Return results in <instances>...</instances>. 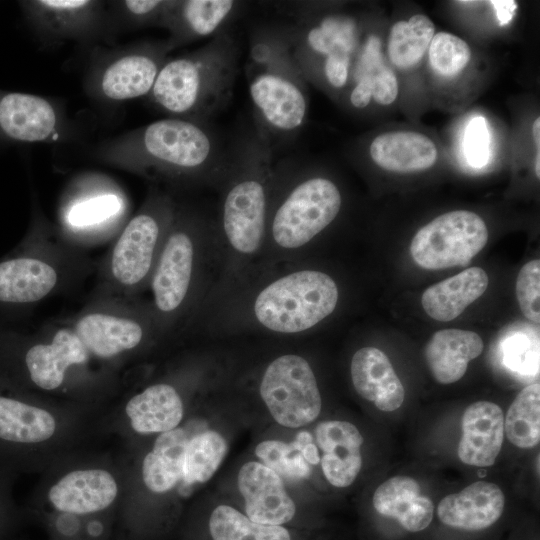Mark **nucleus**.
<instances>
[{
    "mask_svg": "<svg viewBox=\"0 0 540 540\" xmlns=\"http://www.w3.org/2000/svg\"><path fill=\"white\" fill-rule=\"evenodd\" d=\"M457 454L466 465L488 467L495 463L504 440V414L489 401L469 405L461 421Z\"/></svg>",
    "mask_w": 540,
    "mask_h": 540,
    "instance_id": "obj_19",
    "label": "nucleus"
},
{
    "mask_svg": "<svg viewBox=\"0 0 540 540\" xmlns=\"http://www.w3.org/2000/svg\"><path fill=\"white\" fill-rule=\"evenodd\" d=\"M209 529L213 540H291L284 527L253 522L227 505L213 510Z\"/></svg>",
    "mask_w": 540,
    "mask_h": 540,
    "instance_id": "obj_35",
    "label": "nucleus"
},
{
    "mask_svg": "<svg viewBox=\"0 0 540 540\" xmlns=\"http://www.w3.org/2000/svg\"><path fill=\"white\" fill-rule=\"evenodd\" d=\"M188 440L183 428L160 433L157 437L142 464V478L150 491L167 492L183 479Z\"/></svg>",
    "mask_w": 540,
    "mask_h": 540,
    "instance_id": "obj_30",
    "label": "nucleus"
},
{
    "mask_svg": "<svg viewBox=\"0 0 540 540\" xmlns=\"http://www.w3.org/2000/svg\"><path fill=\"white\" fill-rule=\"evenodd\" d=\"M368 152L378 167L396 173L429 169L438 158V149L434 141L414 131L379 134L369 144Z\"/></svg>",
    "mask_w": 540,
    "mask_h": 540,
    "instance_id": "obj_25",
    "label": "nucleus"
},
{
    "mask_svg": "<svg viewBox=\"0 0 540 540\" xmlns=\"http://www.w3.org/2000/svg\"><path fill=\"white\" fill-rule=\"evenodd\" d=\"M483 347L481 337L473 331L443 329L432 335L424 355L434 379L451 384L464 376L468 363L481 354Z\"/></svg>",
    "mask_w": 540,
    "mask_h": 540,
    "instance_id": "obj_27",
    "label": "nucleus"
},
{
    "mask_svg": "<svg viewBox=\"0 0 540 540\" xmlns=\"http://www.w3.org/2000/svg\"><path fill=\"white\" fill-rule=\"evenodd\" d=\"M339 290L334 279L315 269L284 273L258 289L251 316L259 327L279 334L305 332L336 309Z\"/></svg>",
    "mask_w": 540,
    "mask_h": 540,
    "instance_id": "obj_9",
    "label": "nucleus"
},
{
    "mask_svg": "<svg viewBox=\"0 0 540 540\" xmlns=\"http://www.w3.org/2000/svg\"><path fill=\"white\" fill-rule=\"evenodd\" d=\"M373 506L379 514L397 520L410 532L427 528L434 512L433 502L421 494L419 483L403 475L394 476L379 485L373 495Z\"/></svg>",
    "mask_w": 540,
    "mask_h": 540,
    "instance_id": "obj_26",
    "label": "nucleus"
},
{
    "mask_svg": "<svg viewBox=\"0 0 540 540\" xmlns=\"http://www.w3.org/2000/svg\"><path fill=\"white\" fill-rule=\"evenodd\" d=\"M2 327H3V326L0 325V339H1V336H2V333H3V330H4Z\"/></svg>",
    "mask_w": 540,
    "mask_h": 540,
    "instance_id": "obj_46",
    "label": "nucleus"
},
{
    "mask_svg": "<svg viewBox=\"0 0 540 540\" xmlns=\"http://www.w3.org/2000/svg\"><path fill=\"white\" fill-rule=\"evenodd\" d=\"M496 13L499 25H507L515 15L518 4L514 0H494L489 2Z\"/></svg>",
    "mask_w": 540,
    "mask_h": 540,
    "instance_id": "obj_43",
    "label": "nucleus"
},
{
    "mask_svg": "<svg viewBox=\"0 0 540 540\" xmlns=\"http://www.w3.org/2000/svg\"><path fill=\"white\" fill-rule=\"evenodd\" d=\"M260 395L276 422L298 428L313 422L322 401L308 361L296 354L275 358L265 369Z\"/></svg>",
    "mask_w": 540,
    "mask_h": 540,
    "instance_id": "obj_13",
    "label": "nucleus"
},
{
    "mask_svg": "<svg viewBox=\"0 0 540 540\" xmlns=\"http://www.w3.org/2000/svg\"><path fill=\"white\" fill-rule=\"evenodd\" d=\"M131 427L140 434L163 433L177 428L183 418V402L169 383L151 384L132 396L125 406Z\"/></svg>",
    "mask_w": 540,
    "mask_h": 540,
    "instance_id": "obj_28",
    "label": "nucleus"
},
{
    "mask_svg": "<svg viewBox=\"0 0 540 540\" xmlns=\"http://www.w3.org/2000/svg\"><path fill=\"white\" fill-rule=\"evenodd\" d=\"M274 153L249 127L228 144L227 160L215 186L220 203L215 229L230 253L248 259L263 248L274 183Z\"/></svg>",
    "mask_w": 540,
    "mask_h": 540,
    "instance_id": "obj_2",
    "label": "nucleus"
},
{
    "mask_svg": "<svg viewBox=\"0 0 540 540\" xmlns=\"http://www.w3.org/2000/svg\"><path fill=\"white\" fill-rule=\"evenodd\" d=\"M540 153H539V150H537V154L535 156V161H534V170H535V174L537 176V178H540Z\"/></svg>",
    "mask_w": 540,
    "mask_h": 540,
    "instance_id": "obj_45",
    "label": "nucleus"
},
{
    "mask_svg": "<svg viewBox=\"0 0 540 540\" xmlns=\"http://www.w3.org/2000/svg\"><path fill=\"white\" fill-rule=\"evenodd\" d=\"M490 132L486 119L476 115L469 120L463 136V152L468 164L482 168L490 158Z\"/></svg>",
    "mask_w": 540,
    "mask_h": 540,
    "instance_id": "obj_41",
    "label": "nucleus"
},
{
    "mask_svg": "<svg viewBox=\"0 0 540 540\" xmlns=\"http://www.w3.org/2000/svg\"><path fill=\"white\" fill-rule=\"evenodd\" d=\"M308 436V433L301 432L291 443L278 440L262 441L257 445L255 453L265 466L280 477L289 480L307 478L311 468L304 456L303 446Z\"/></svg>",
    "mask_w": 540,
    "mask_h": 540,
    "instance_id": "obj_38",
    "label": "nucleus"
},
{
    "mask_svg": "<svg viewBox=\"0 0 540 540\" xmlns=\"http://www.w3.org/2000/svg\"><path fill=\"white\" fill-rule=\"evenodd\" d=\"M96 267L35 211L22 241L0 259V312L27 311L79 285Z\"/></svg>",
    "mask_w": 540,
    "mask_h": 540,
    "instance_id": "obj_3",
    "label": "nucleus"
},
{
    "mask_svg": "<svg viewBox=\"0 0 540 540\" xmlns=\"http://www.w3.org/2000/svg\"><path fill=\"white\" fill-rule=\"evenodd\" d=\"M516 297L523 315L534 323L540 322V261L526 263L516 281Z\"/></svg>",
    "mask_w": 540,
    "mask_h": 540,
    "instance_id": "obj_40",
    "label": "nucleus"
},
{
    "mask_svg": "<svg viewBox=\"0 0 540 540\" xmlns=\"http://www.w3.org/2000/svg\"><path fill=\"white\" fill-rule=\"evenodd\" d=\"M228 144L210 123L168 116L105 142L96 156L151 181L187 188L217 184Z\"/></svg>",
    "mask_w": 540,
    "mask_h": 540,
    "instance_id": "obj_1",
    "label": "nucleus"
},
{
    "mask_svg": "<svg viewBox=\"0 0 540 540\" xmlns=\"http://www.w3.org/2000/svg\"><path fill=\"white\" fill-rule=\"evenodd\" d=\"M532 135L533 140L535 142V145L537 146V150H539L540 147V118H536L533 126H532Z\"/></svg>",
    "mask_w": 540,
    "mask_h": 540,
    "instance_id": "obj_44",
    "label": "nucleus"
},
{
    "mask_svg": "<svg viewBox=\"0 0 540 540\" xmlns=\"http://www.w3.org/2000/svg\"><path fill=\"white\" fill-rule=\"evenodd\" d=\"M434 34V23L424 14H414L408 20L394 23L387 43L392 65L404 71L416 67L427 53Z\"/></svg>",
    "mask_w": 540,
    "mask_h": 540,
    "instance_id": "obj_32",
    "label": "nucleus"
},
{
    "mask_svg": "<svg viewBox=\"0 0 540 540\" xmlns=\"http://www.w3.org/2000/svg\"><path fill=\"white\" fill-rule=\"evenodd\" d=\"M169 53L165 40L145 41L110 52L91 68L88 91L106 102L148 96Z\"/></svg>",
    "mask_w": 540,
    "mask_h": 540,
    "instance_id": "obj_11",
    "label": "nucleus"
},
{
    "mask_svg": "<svg viewBox=\"0 0 540 540\" xmlns=\"http://www.w3.org/2000/svg\"><path fill=\"white\" fill-rule=\"evenodd\" d=\"M212 222L177 200L174 217L155 265L149 289L152 312L163 333L190 316L199 296L205 244Z\"/></svg>",
    "mask_w": 540,
    "mask_h": 540,
    "instance_id": "obj_6",
    "label": "nucleus"
},
{
    "mask_svg": "<svg viewBox=\"0 0 540 540\" xmlns=\"http://www.w3.org/2000/svg\"><path fill=\"white\" fill-rule=\"evenodd\" d=\"M19 7L32 31L50 43L92 42L114 28L105 3L95 0H28Z\"/></svg>",
    "mask_w": 540,
    "mask_h": 540,
    "instance_id": "obj_14",
    "label": "nucleus"
},
{
    "mask_svg": "<svg viewBox=\"0 0 540 540\" xmlns=\"http://www.w3.org/2000/svg\"><path fill=\"white\" fill-rule=\"evenodd\" d=\"M67 134L62 110L47 98L0 90V142L44 143Z\"/></svg>",
    "mask_w": 540,
    "mask_h": 540,
    "instance_id": "obj_16",
    "label": "nucleus"
},
{
    "mask_svg": "<svg viewBox=\"0 0 540 540\" xmlns=\"http://www.w3.org/2000/svg\"><path fill=\"white\" fill-rule=\"evenodd\" d=\"M170 0H125L114 2L113 24L129 29L159 27Z\"/></svg>",
    "mask_w": 540,
    "mask_h": 540,
    "instance_id": "obj_39",
    "label": "nucleus"
},
{
    "mask_svg": "<svg viewBox=\"0 0 540 540\" xmlns=\"http://www.w3.org/2000/svg\"><path fill=\"white\" fill-rule=\"evenodd\" d=\"M505 497L500 487L487 481L474 482L459 493L445 496L438 504L440 521L450 527L479 531L502 515Z\"/></svg>",
    "mask_w": 540,
    "mask_h": 540,
    "instance_id": "obj_20",
    "label": "nucleus"
},
{
    "mask_svg": "<svg viewBox=\"0 0 540 540\" xmlns=\"http://www.w3.org/2000/svg\"><path fill=\"white\" fill-rule=\"evenodd\" d=\"M353 53L336 51L321 61V75L326 84L335 90L343 89L349 80Z\"/></svg>",
    "mask_w": 540,
    "mask_h": 540,
    "instance_id": "obj_42",
    "label": "nucleus"
},
{
    "mask_svg": "<svg viewBox=\"0 0 540 540\" xmlns=\"http://www.w3.org/2000/svg\"><path fill=\"white\" fill-rule=\"evenodd\" d=\"M428 65L432 75L441 82L456 79L472 58L470 46L457 35L435 33L427 50Z\"/></svg>",
    "mask_w": 540,
    "mask_h": 540,
    "instance_id": "obj_37",
    "label": "nucleus"
},
{
    "mask_svg": "<svg viewBox=\"0 0 540 540\" xmlns=\"http://www.w3.org/2000/svg\"><path fill=\"white\" fill-rule=\"evenodd\" d=\"M227 452L225 439L216 431L207 430L188 440L185 450L183 481L186 484L208 481Z\"/></svg>",
    "mask_w": 540,
    "mask_h": 540,
    "instance_id": "obj_36",
    "label": "nucleus"
},
{
    "mask_svg": "<svg viewBox=\"0 0 540 540\" xmlns=\"http://www.w3.org/2000/svg\"><path fill=\"white\" fill-rule=\"evenodd\" d=\"M56 430V421L47 410L15 398L0 396V438L17 443L48 440Z\"/></svg>",
    "mask_w": 540,
    "mask_h": 540,
    "instance_id": "obj_31",
    "label": "nucleus"
},
{
    "mask_svg": "<svg viewBox=\"0 0 540 540\" xmlns=\"http://www.w3.org/2000/svg\"><path fill=\"white\" fill-rule=\"evenodd\" d=\"M316 441L323 452L321 467L324 476L335 487H347L362 467L363 437L355 425L331 420L318 424Z\"/></svg>",
    "mask_w": 540,
    "mask_h": 540,
    "instance_id": "obj_21",
    "label": "nucleus"
},
{
    "mask_svg": "<svg viewBox=\"0 0 540 540\" xmlns=\"http://www.w3.org/2000/svg\"><path fill=\"white\" fill-rule=\"evenodd\" d=\"M242 6L232 0H170L160 25L168 31L169 52L226 31Z\"/></svg>",
    "mask_w": 540,
    "mask_h": 540,
    "instance_id": "obj_17",
    "label": "nucleus"
},
{
    "mask_svg": "<svg viewBox=\"0 0 540 540\" xmlns=\"http://www.w3.org/2000/svg\"><path fill=\"white\" fill-rule=\"evenodd\" d=\"M16 334L24 345L22 360L27 376L44 391L60 389L69 371L85 367L92 357L67 319L45 325L35 336Z\"/></svg>",
    "mask_w": 540,
    "mask_h": 540,
    "instance_id": "obj_15",
    "label": "nucleus"
},
{
    "mask_svg": "<svg viewBox=\"0 0 540 540\" xmlns=\"http://www.w3.org/2000/svg\"><path fill=\"white\" fill-rule=\"evenodd\" d=\"M238 488L247 517L253 522L281 526L295 515V504L281 477L262 463L248 462L241 467Z\"/></svg>",
    "mask_w": 540,
    "mask_h": 540,
    "instance_id": "obj_18",
    "label": "nucleus"
},
{
    "mask_svg": "<svg viewBox=\"0 0 540 540\" xmlns=\"http://www.w3.org/2000/svg\"><path fill=\"white\" fill-rule=\"evenodd\" d=\"M248 60L253 126L274 153L279 145L294 140L305 123V78L275 23L254 30Z\"/></svg>",
    "mask_w": 540,
    "mask_h": 540,
    "instance_id": "obj_4",
    "label": "nucleus"
},
{
    "mask_svg": "<svg viewBox=\"0 0 540 540\" xmlns=\"http://www.w3.org/2000/svg\"><path fill=\"white\" fill-rule=\"evenodd\" d=\"M353 78L357 82L366 79L372 99L379 105H390L399 92L394 71L383 61L381 42L372 35L367 38L353 66Z\"/></svg>",
    "mask_w": 540,
    "mask_h": 540,
    "instance_id": "obj_34",
    "label": "nucleus"
},
{
    "mask_svg": "<svg viewBox=\"0 0 540 540\" xmlns=\"http://www.w3.org/2000/svg\"><path fill=\"white\" fill-rule=\"evenodd\" d=\"M350 372L357 393L373 402L379 410L392 412L403 404L404 386L389 358L380 349L363 347L357 350L351 359Z\"/></svg>",
    "mask_w": 540,
    "mask_h": 540,
    "instance_id": "obj_23",
    "label": "nucleus"
},
{
    "mask_svg": "<svg viewBox=\"0 0 540 540\" xmlns=\"http://www.w3.org/2000/svg\"><path fill=\"white\" fill-rule=\"evenodd\" d=\"M488 283L482 268L465 269L428 287L421 297L423 309L434 320L451 321L483 295Z\"/></svg>",
    "mask_w": 540,
    "mask_h": 540,
    "instance_id": "obj_29",
    "label": "nucleus"
},
{
    "mask_svg": "<svg viewBox=\"0 0 540 540\" xmlns=\"http://www.w3.org/2000/svg\"><path fill=\"white\" fill-rule=\"evenodd\" d=\"M504 433L516 447L532 449L540 442V384L524 387L511 403L505 419Z\"/></svg>",
    "mask_w": 540,
    "mask_h": 540,
    "instance_id": "obj_33",
    "label": "nucleus"
},
{
    "mask_svg": "<svg viewBox=\"0 0 540 540\" xmlns=\"http://www.w3.org/2000/svg\"><path fill=\"white\" fill-rule=\"evenodd\" d=\"M488 229L484 220L468 210L444 213L414 235L410 253L427 270L466 266L485 247Z\"/></svg>",
    "mask_w": 540,
    "mask_h": 540,
    "instance_id": "obj_12",
    "label": "nucleus"
},
{
    "mask_svg": "<svg viewBox=\"0 0 540 540\" xmlns=\"http://www.w3.org/2000/svg\"><path fill=\"white\" fill-rule=\"evenodd\" d=\"M176 204L169 190L150 188L97 265V282L90 296L139 299L149 287Z\"/></svg>",
    "mask_w": 540,
    "mask_h": 540,
    "instance_id": "obj_7",
    "label": "nucleus"
},
{
    "mask_svg": "<svg viewBox=\"0 0 540 540\" xmlns=\"http://www.w3.org/2000/svg\"><path fill=\"white\" fill-rule=\"evenodd\" d=\"M117 493V483L108 471L84 469L63 476L50 488L48 498L59 511L83 515L104 510Z\"/></svg>",
    "mask_w": 540,
    "mask_h": 540,
    "instance_id": "obj_22",
    "label": "nucleus"
},
{
    "mask_svg": "<svg viewBox=\"0 0 540 540\" xmlns=\"http://www.w3.org/2000/svg\"><path fill=\"white\" fill-rule=\"evenodd\" d=\"M343 198L328 177L301 171L294 158L275 163L264 245L290 254L309 244L339 215Z\"/></svg>",
    "mask_w": 540,
    "mask_h": 540,
    "instance_id": "obj_8",
    "label": "nucleus"
},
{
    "mask_svg": "<svg viewBox=\"0 0 540 540\" xmlns=\"http://www.w3.org/2000/svg\"><path fill=\"white\" fill-rule=\"evenodd\" d=\"M67 321L90 355L103 361L125 357L164 335L149 301L140 298L89 296Z\"/></svg>",
    "mask_w": 540,
    "mask_h": 540,
    "instance_id": "obj_10",
    "label": "nucleus"
},
{
    "mask_svg": "<svg viewBox=\"0 0 540 540\" xmlns=\"http://www.w3.org/2000/svg\"><path fill=\"white\" fill-rule=\"evenodd\" d=\"M239 57V44L226 30L190 53L168 58L148 96L170 117L209 123L232 97Z\"/></svg>",
    "mask_w": 540,
    "mask_h": 540,
    "instance_id": "obj_5",
    "label": "nucleus"
},
{
    "mask_svg": "<svg viewBox=\"0 0 540 540\" xmlns=\"http://www.w3.org/2000/svg\"><path fill=\"white\" fill-rule=\"evenodd\" d=\"M106 189L75 195L63 212L62 236L79 247L78 243L98 239L117 223L122 214L123 199Z\"/></svg>",
    "mask_w": 540,
    "mask_h": 540,
    "instance_id": "obj_24",
    "label": "nucleus"
}]
</instances>
